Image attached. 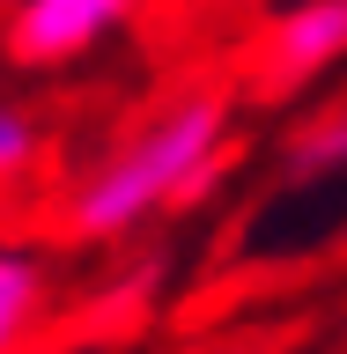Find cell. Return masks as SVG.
I'll list each match as a JSON object with an SVG mask.
<instances>
[{
	"label": "cell",
	"mask_w": 347,
	"mask_h": 354,
	"mask_svg": "<svg viewBox=\"0 0 347 354\" xmlns=\"http://www.w3.org/2000/svg\"><path fill=\"white\" fill-rule=\"evenodd\" d=\"M37 155H44V126H37V111L0 104V192H8V185H22V177L37 170Z\"/></svg>",
	"instance_id": "8992f818"
},
{
	"label": "cell",
	"mask_w": 347,
	"mask_h": 354,
	"mask_svg": "<svg viewBox=\"0 0 347 354\" xmlns=\"http://www.w3.org/2000/svg\"><path fill=\"white\" fill-rule=\"evenodd\" d=\"M288 170H296V177H340L347 170V104L340 111H318L310 126H296Z\"/></svg>",
	"instance_id": "5b68a950"
},
{
	"label": "cell",
	"mask_w": 347,
	"mask_h": 354,
	"mask_svg": "<svg viewBox=\"0 0 347 354\" xmlns=\"http://www.w3.org/2000/svg\"><path fill=\"white\" fill-rule=\"evenodd\" d=\"M141 0H15L8 8V52L22 66H66L118 37Z\"/></svg>",
	"instance_id": "7a4b0ae2"
},
{
	"label": "cell",
	"mask_w": 347,
	"mask_h": 354,
	"mask_svg": "<svg viewBox=\"0 0 347 354\" xmlns=\"http://www.w3.org/2000/svg\"><path fill=\"white\" fill-rule=\"evenodd\" d=\"M222 162H229V96L222 88H185L66 185L60 221L82 243L133 236L141 221L193 207L222 177Z\"/></svg>",
	"instance_id": "6da1fadb"
},
{
	"label": "cell",
	"mask_w": 347,
	"mask_h": 354,
	"mask_svg": "<svg viewBox=\"0 0 347 354\" xmlns=\"http://www.w3.org/2000/svg\"><path fill=\"white\" fill-rule=\"evenodd\" d=\"M340 59H347V0H296L259 37V82L266 88H303Z\"/></svg>",
	"instance_id": "3957f363"
},
{
	"label": "cell",
	"mask_w": 347,
	"mask_h": 354,
	"mask_svg": "<svg viewBox=\"0 0 347 354\" xmlns=\"http://www.w3.org/2000/svg\"><path fill=\"white\" fill-rule=\"evenodd\" d=\"M44 303H52V273H44L37 251L22 243H0V354H15L30 332H37Z\"/></svg>",
	"instance_id": "277c9868"
}]
</instances>
